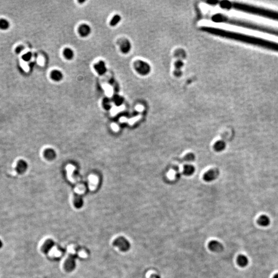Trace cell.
<instances>
[{"label":"cell","mask_w":278,"mask_h":278,"mask_svg":"<svg viewBox=\"0 0 278 278\" xmlns=\"http://www.w3.org/2000/svg\"><path fill=\"white\" fill-rule=\"evenodd\" d=\"M211 19L213 21L215 22H221L229 24L233 26H238L241 27H245L249 29H253L255 31H262L265 33L269 34L271 35L278 36V29L269 27L267 26H263L259 24L243 20L237 19L235 18L229 17L223 14H217L213 15Z\"/></svg>","instance_id":"cell-1"},{"label":"cell","mask_w":278,"mask_h":278,"mask_svg":"<svg viewBox=\"0 0 278 278\" xmlns=\"http://www.w3.org/2000/svg\"><path fill=\"white\" fill-rule=\"evenodd\" d=\"M235 39L236 40L243 41L247 43H253L254 45H259L263 47L278 51V43L267 42V41L263 40V39L255 38L254 37L251 38L250 37H247L245 35L239 33L236 34Z\"/></svg>","instance_id":"cell-2"},{"label":"cell","mask_w":278,"mask_h":278,"mask_svg":"<svg viewBox=\"0 0 278 278\" xmlns=\"http://www.w3.org/2000/svg\"><path fill=\"white\" fill-rule=\"evenodd\" d=\"M113 245L119 248L121 251L126 252L131 248V244L124 237H117L113 242Z\"/></svg>","instance_id":"cell-3"},{"label":"cell","mask_w":278,"mask_h":278,"mask_svg":"<svg viewBox=\"0 0 278 278\" xmlns=\"http://www.w3.org/2000/svg\"><path fill=\"white\" fill-rule=\"evenodd\" d=\"M77 256L75 255H71L66 259L64 263V267L65 269L69 272L74 270L76 267V260Z\"/></svg>","instance_id":"cell-4"},{"label":"cell","mask_w":278,"mask_h":278,"mask_svg":"<svg viewBox=\"0 0 278 278\" xmlns=\"http://www.w3.org/2000/svg\"><path fill=\"white\" fill-rule=\"evenodd\" d=\"M219 174V172L216 169H211L206 171L203 176L204 181L207 182L213 181L216 179Z\"/></svg>","instance_id":"cell-5"},{"label":"cell","mask_w":278,"mask_h":278,"mask_svg":"<svg viewBox=\"0 0 278 278\" xmlns=\"http://www.w3.org/2000/svg\"><path fill=\"white\" fill-rule=\"evenodd\" d=\"M208 247L210 250L216 252H220L224 249L223 245L219 242L216 241L210 242L208 244Z\"/></svg>","instance_id":"cell-6"},{"label":"cell","mask_w":278,"mask_h":278,"mask_svg":"<svg viewBox=\"0 0 278 278\" xmlns=\"http://www.w3.org/2000/svg\"><path fill=\"white\" fill-rule=\"evenodd\" d=\"M94 68L96 69V71L99 75H103L107 71L106 64L103 61H100L97 63L95 64Z\"/></svg>","instance_id":"cell-7"},{"label":"cell","mask_w":278,"mask_h":278,"mask_svg":"<svg viewBox=\"0 0 278 278\" xmlns=\"http://www.w3.org/2000/svg\"><path fill=\"white\" fill-rule=\"evenodd\" d=\"M55 245L54 242L53 241L52 239H47L46 241L45 242V243L43 244L42 247V251L45 254H47L49 253V251L52 249L53 247H54Z\"/></svg>","instance_id":"cell-8"},{"label":"cell","mask_w":278,"mask_h":278,"mask_svg":"<svg viewBox=\"0 0 278 278\" xmlns=\"http://www.w3.org/2000/svg\"><path fill=\"white\" fill-rule=\"evenodd\" d=\"M78 32L82 37H87L91 33V28L87 24H82L78 28Z\"/></svg>","instance_id":"cell-9"},{"label":"cell","mask_w":278,"mask_h":278,"mask_svg":"<svg viewBox=\"0 0 278 278\" xmlns=\"http://www.w3.org/2000/svg\"><path fill=\"white\" fill-rule=\"evenodd\" d=\"M27 168V164L25 161L21 160L18 161L16 167V171L18 173H23L26 171Z\"/></svg>","instance_id":"cell-10"},{"label":"cell","mask_w":278,"mask_h":278,"mask_svg":"<svg viewBox=\"0 0 278 278\" xmlns=\"http://www.w3.org/2000/svg\"><path fill=\"white\" fill-rule=\"evenodd\" d=\"M258 224L262 227H267L269 225L270 223V218L266 215H262L258 220Z\"/></svg>","instance_id":"cell-11"},{"label":"cell","mask_w":278,"mask_h":278,"mask_svg":"<svg viewBox=\"0 0 278 278\" xmlns=\"http://www.w3.org/2000/svg\"><path fill=\"white\" fill-rule=\"evenodd\" d=\"M249 261L246 256L244 255H239L237 258V264L242 267H245L248 264Z\"/></svg>","instance_id":"cell-12"},{"label":"cell","mask_w":278,"mask_h":278,"mask_svg":"<svg viewBox=\"0 0 278 278\" xmlns=\"http://www.w3.org/2000/svg\"><path fill=\"white\" fill-rule=\"evenodd\" d=\"M51 78L54 81L59 82L61 81L63 78V74L59 70H54L51 72Z\"/></svg>","instance_id":"cell-13"},{"label":"cell","mask_w":278,"mask_h":278,"mask_svg":"<svg viewBox=\"0 0 278 278\" xmlns=\"http://www.w3.org/2000/svg\"><path fill=\"white\" fill-rule=\"evenodd\" d=\"M213 147H214V150L216 152H222L225 149L226 143L223 141L220 140L215 143Z\"/></svg>","instance_id":"cell-14"},{"label":"cell","mask_w":278,"mask_h":278,"mask_svg":"<svg viewBox=\"0 0 278 278\" xmlns=\"http://www.w3.org/2000/svg\"><path fill=\"white\" fill-rule=\"evenodd\" d=\"M195 170V167L193 165H185L183 167V174L186 176H190L194 173Z\"/></svg>","instance_id":"cell-15"},{"label":"cell","mask_w":278,"mask_h":278,"mask_svg":"<svg viewBox=\"0 0 278 278\" xmlns=\"http://www.w3.org/2000/svg\"><path fill=\"white\" fill-rule=\"evenodd\" d=\"M63 55L66 58L71 60L73 58L74 53L72 49L70 48H66L63 50Z\"/></svg>","instance_id":"cell-16"},{"label":"cell","mask_w":278,"mask_h":278,"mask_svg":"<svg viewBox=\"0 0 278 278\" xmlns=\"http://www.w3.org/2000/svg\"><path fill=\"white\" fill-rule=\"evenodd\" d=\"M10 27V23L7 20L1 18L0 19V29L1 30H7Z\"/></svg>","instance_id":"cell-17"},{"label":"cell","mask_w":278,"mask_h":278,"mask_svg":"<svg viewBox=\"0 0 278 278\" xmlns=\"http://www.w3.org/2000/svg\"><path fill=\"white\" fill-rule=\"evenodd\" d=\"M120 20H121L120 16L117 15H115L112 18V19H111V22H110V25L112 26H116L117 24L119 23V22L120 21Z\"/></svg>","instance_id":"cell-18"},{"label":"cell","mask_w":278,"mask_h":278,"mask_svg":"<svg viewBox=\"0 0 278 278\" xmlns=\"http://www.w3.org/2000/svg\"><path fill=\"white\" fill-rule=\"evenodd\" d=\"M74 204L76 208H80L82 207L83 202H82V198L80 197L76 196L74 200Z\"/></svg>","instance_id":"cell-19"},{"label":"cell","mask_w":278,"mask_h":278,"mask_svg":"<svg viewBox=\"0 0 278 278\" xmlns=\"http://www.w3.org/2000/svg\"><path fill=\"white\" fill-rule=\"evenodd\" d=\"M183 159L185 161H193L195 159V155L192 153H189L184 157Z\"/></svg>","instance_id":"cell-20"},{"label":"cell","mask_w":278,"mask_h":278,"mask_svg":"<svg viewBox=\"0 0 278 278\" xmlns=\"http://www.w3.org/2000/svg\"><path fill=\"white\" fill-rule=\"evenodd\" d=\"M267 17L270 19H272L278 20V13L270 10L268 14Z\"/></svg>","instance_id":"cell-21"},{"label":"cell","mask_w":278,"mask_h":278,"mask_svg":"<svg viewBox=\"0 0 278 278\" xmlns=\"http://www.w3.org/2000/svg\"><path fill=\"white\" fill-rule=\"evenodd\" d=\"M31 57H32V54L31 53H27L22 56V59L24 61H29L31 58Z\"/></svg>","instance_id":"cell-22"},{"label":"cell","mask_w":278,"mask_h":278,"mask_svg":"<svg viewBox=\"0 0 278 278\" xmlns=\"http://www.w3.org/2000/svg\"><path fill=\"white\" fill-rule=\"evenodd\" d=\"M45 155H46L47 157H48L49 158H52L53 157H54V152H53L52 150H47L45 152Z\"/></svg>","instance_id":"cell-23"},{"label":"cell","mask_w":278,"mask_h":278,"mask_svg":"<svg viewBox=\"0 0 278 278\" xmlns=\"http://www.w3.org/2000/svg\"><path fill=\"white\" fill-rule=\"evenodd\" d=\"M24 47L22 46H18L16 49V52L18 54H19L23 50Z\"/></svg>","instance_id":"cell-24"},{"label":"cell","mask_w":278,"mask_h":278,"mask_svg":"<svg viewBox=\"0 0 278 278\" xmlns=\"http://www.w3.org/2000/svg\"><path fill=\"white\" fill-rule=\"evenodd\" d=\"M150 278H160V277L159 276V275H158V274H152V276H150Z\"/></svg>","instance_id":"cell-25"},{"label":"cell","mask_w":278,"mask_h":278,"mask_svg":"<svg viewBox=\"0 0 278 278\" xmlns=\"http://www.w3.org/2000/svg\"><path fill=\"white\" fill-rule=\"evenodd\" d=\"M3 242L0 239V249L3 247Z\"/></svg>","instance_id":"cell-26"},{"label":"cell","mask_w":278,"mask_h":278,"mask_svg":"<svg viewBox=\"0 0 278 278\" xmlns=\"http://www.w3.org/2000/svg\"><path fill=\"white\" fill-rule=\"evenodd\" d=\"M273 278H278V274H274V277H273Z\"/></svg>","instance_id":"cell-27"}]
</instances>
